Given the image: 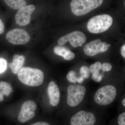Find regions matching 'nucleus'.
Returning <instances> with one entry per match:
<instances>
[{
  "label": "nucleus",
  "mask_w": 125,
  "mask_h": 125,
  "mask_svg": "<svg viewBox=\"0 0 125 125\" xmlns=\"http://www.w3.org/2000/svg\"><path fill=\"white\" fill-rule=\"evenodd\" d=\"M18 76L21 83L31 87L40 86L44 81L43 72L40 70L35 68L23 67L18 72Z\"/></svg>",
  "instance_id": "nucleus-1"
},
{
  "label": "nucleus",
  "mask_w": 125,
  "mask_h": 125,
  "mask_svg": "<svg viewBox=\"0 0 125 125\" xmlns=\"http://www.w3.org/2000/svg\"><path fill=\"white\" fill-rule=\"evenodd\" d=\"M113 22L112 18L109 15L103 14L96 16L89 21L87 23V29L92 33H101L109 29Z\"/></svg>",
  "instance_id": "nucleus-2"
},
{
  "label": "nucleus",
  "mask_w": 125,
  "mask_h": 125,
  "mask_svg": "<svg viewBox=\"0 0 125 125\" xmlns=\"http://www.w3.org/2000/svg\"><path fill=\"white\" fill-rule=\"evenodd\" d=\"M104 0H72L70 3L72 13L77 16L87 14L101 6Z\"/></svg>",
  "instance_id": "nucleus-3"
},
{
  "label": "nucleus",
  "mask_w": 125,
  "mask_h": 125,
  "mask_svg": "<svg viewBox=\"0 0 125 125\" xmlns=\"http://www.w3.org/2000/svg\"><path fill=\"white\" fill-rule=\"evenodd\" d=\"M116 88L112 85H107L97 90L94 97L95 102L100 105H109L114 101L116 97Z\"/></svg>",
  "instance_id": "nucleus-4"
},
{
  "label": "nucleus",
  "mask_w": 125,
  "mask_h": 125,
  "mask_svg": "<svg viewBox=\"0 0 125 125\" xmlns=\"http://www.w3.org/2000/svg\"><path fill=\"white\" fill-rule=\"evenodd\" d=\"M84 86L79 84H71L67 89V102L71 107H75L82 102L86 93Z\"/></svg>",
  "instance_id": "nucleus-5"
},
{
  "label": "nucleus",
  "mask_w": 125,
  "mask_h": 125,
  "mask_svg": "<svg viewBox=\"0 0 125 125\" xmlns=\"http://www.w3.org/2000/svg\"><path fill=\"white\" fill-rule=\"evenodd\" d=\"M86 36L80 31H76L67 34L61 37L58 41L60 45H64L67 42H69L72 46L74 48L81 46L86 42Z\"/></svg>",
  "instance_id": "nucleus-6"
},
{
  "label": "nucleus",
  "mask_w": 125,
  "mask_h": 125,
  "mask_svg": "<svg viewBox=\"0 0 125 125\" xmlns=\"http://www.w3.org/2000/svg\"><path fill=\"white\" fill-rule=\"evenodd\" d=\"M7 41L15 45H24L29 42L30 37L24 30L14 29L9 31L6 34Z\"/></svg>",
  "instance_id": "nucleus-7"
},
{
  "label": "nucleus",
  "mask_w": 125,
  "mask_h": 125,
  "mask_svg": "<svg viewBox=\"0 0 125 125\" xmlns=\"http://www.w3.org/2000/svg\"><path fill=\"white\" fill-rule=\"evenodd\" d=\"M96 122V116L93 113L81 111L72 116L70 120V125H94Z\"/></svg>",
  "instance_id": "nucleus-8"
},
{
  "label": "nucleus",
  "mask_w": 125,
  "mask_h": 125,
  "mask_svg": "<svg viewBox=\"0 0 125 125\" xmlns=\"http://www.w3.org/2000/svg\"><path fill=\"white\" fill-rule=\"evenodd\" d=\"M111 46L110 44L102 42L101 39H96L90 42L84 46V52L88 56H94L98 53L106 51Z\"/></svg>",
  "instance_id": "nucleus-9"
},
{
  "label": "nucleus",
  "mask_w": 125,
  "mask_h": 125,
  "mask_svg": "<svg viewBox=\"0 0 125 125\" xmlns=\"http://www.w3.org/2000/svg\"><path fill=\"white\" fill-rule=\"evenodd\" d=\"M36 9L33 5H26L19 9L15 16L16 23L20 26H25L30 23L32 13Z\"/></svg>",
  "instance_id": "nucleus-10"
},
{
  "label": "nucleus",
  "mask_w": 125,
  "mask_h": 125,
  "mask_svg": "<svg viewBox=\"0 0 125 125\" xmlns=\"http://www.w3.org/2000/svg\"><path fill=\"white\" fill-rule=\"evenodd\" d=\"M47 93L50 104L53 107L57 106L60 102V93L58 85L54 81L49 83Z\"/></svg>",
  "instance_id": "nucleus-11"
},
{
  "label": "nucleus",
  "mask_w": 125,
  "mask_h": 125,
  "mask_svg": "<svg viewBox=\"0 0 125 125\" xmlns=\"http://www.w3.org/2000/svg\"><path fill=\"white\" fill-rule=\"evenodd\" d=\"M24 60L25 57L24 56L19 55L18 54L14 56L13 62L9 64V66L13 73H18L22 68Z\"/></svg>",
  "instance_id": "nucleus-12"
},
{
  "label": "nucleus",
  "mask_w": 125,
  "mask_h": 125,
  "mask_svg": "<svg viewBox=\"0 0 125 125\" xmlns=\"http://www.w3.org/2000/svg\"><path fill=\"white\" fill-rule=\"evenodd\" d=\"M54 51L55 54L62 57L67 61L72 60L75 57L73 52L64 47L56 46L54 47Z\"/></svg>",
  "instance_id": "nucleus-13"
},
{
  "label": "nucleus",
  "mask_w": 125,
  "mask_h": 125,
  "mask_svg": "<svg viewBox=\"0 0 125 125\" xmlns=\"http://www.w3.org/2000/svg\"><path fill=\"white\" fill-rule=\"evenodd\" d=\"M34 112L26 108H21L18 117V120L21 123H24L32 119L35 116Z\"/></svg>",
  "instance_id": "nucleus-14"
},
{
  "label": "nucleus",
  "mask_w": 125,
  "mask_h": 125,
  "mask_svg": "<svg viewBox=\"0 0 125 125\" xmlns=\"http://www.w3.org/2000/svg\"><path fill=\"white\" fill-rule=\"evenodd\" d=\"M4 1L11 9L14 10L19 9L27 5L25 0H4Z\"/></svg>",
  "instance_id": "nucleus-15"
},
{
  "label": "nucleus",
  "mask_w": 125,
  "mask_h": 125,
  "mask_svg": "<svg viewBox=\"0 0 125 125\" xmlns=\"http://www.w3.org/2000/svg\"><path fill=\"white\" fill-rule=\"evenodd\" d=\"M12 90V87L9 83L4 81H1L0 83V91L3 95L9 96L11 93Z\"/></svg>",
  "instance_id": "nucleus-16"
},
{
  "label": "nucleus",
  "mask_w": 125,
  "mask_h": 125,
  "mask_svg": "<svg viewBox=\"0 0 125 125\" xmlns=\"http://www.w3.org/2000/svg\"><path fill=\"white\" fill-rule=\"evenodd\" d=\"M102 68V64L100 62H96L90 66L89 70L92 73L100 72Z\"/></svg>",
  "instance_id": "nucleus-17"
},
{
  "label": "nucleus",
  "mask_w": 125,
  "mask_h": 125,
  "mask_svg": "<svg viewBox=\"0 0 125 125\" xmlns=\"http://www.w3.org/2000/svg\"><path fill=\"white\" fill-rule=\"evenodd\" d=\"M67 80L70 83H76L77 82L78 78L76 76V73L75 72L71 71L69 72L67 75Z\"/></svg>",
  "instance_id": "nucleus-18"
},
{
  "label": "nucleus",
  "mask_w": 125,
  "mask_h": 125,
  "mask_svg": "<svg viewBox=\"0 0 125 125\" xmlns=\"http://www.w3.org/2000/svg\"><path fill=\"white\" fill-rule=\"evenodd\" d=\"M80 73L81 76L83 77L84 79H87L89 77L90 75V70L86 66H83L81 67Z\"/></svg>",
  "instance_id": "nucleus-19"
},
{
  "label": "nucleus",
  "mask_w": 125,
  "mask_h": 125,
  "mask_svg": "<svg viewBox=\"0 0 125 125\" xmlns=\"http://www.w3.org/2000/svg\"><path fill=\"white\" fill-rule=\"evenodd\" d=\"M7 67V62L4 58H0V74L4 73Z\"/></svg>",
  "instance_id": "nucleus-20"
},
{
  "label": "nucleus",
  "mask_w": 125,
  "mask_h": 125,
  "mask_svg": "<svg viewBox=\"0 0 125 125\" xmlns=\"http://www.w3.org/2000/svg\"><path fill=\"white\" fill-rule=\"evenodd\" d=\"M92 78L94 81L96 82H100L102 80L103 76L100 73V72L94 73L92 75Z\"/></svg>",
  "instance_id": "nucleus-21"
},
{
  "label": "nucleus",
  "mask_w": 125,
  "mask_h": 125,
  "mask_svg": "<svg viewBox=\"0 0 125 125\" xmlns=\"http://www.w3.org/2000/svg\"><path fill=\"white\" fill-rule=\"evenodd\" d=\"M118 125H125V112L119 115L117 119Z\"/></svg>",
  "instance_id": "nucleus-22"
},
{
  "label": "nucleus",
  "mask_w": 125,
  "mask_h": 125,
  "mask_svg": "<svg viewBox=\"0 0 125 125\" xmlns=\"http://www.w3.org/2000/svg\"><path fill=\"white\" fill-rule=\"evenodd\" d=\"M112 68V65L108 62H104L102 65L101 70L103 71H109Z\"/></svg>",
  "instance_id": "nucleus-23"
},
{
  "label": "nucleus",
  "mask_w": 125,
  "mask_h": 125,
  "mask_svg": "<svg viewBox=\"0 0 125 125\" xmlns=\"http://www.w3.org/2000/svg\"><path fill=\"white\" fill-rule=\"evenodd\" d=\"M5 29V25L1 20L0 19V34L4 32Z\"/></svg>",
  "instance_id": "nucleus-24"
},
{
  "label": "nucleus",
  "mask_w": 125,
  "mask_h": 125,
  "mask_svg": "<svg viewBox=\"0 0 125 125\" xmlns=\"http://www.w3.org/2000/svg\"><path fill=\"white\" fill-rule=\"evenodd\" d=\"M30 125H51L49 123L44 122H39L31 124Z\"/></svg>",
  "instance_id": "nucleus-25"
},
{
  "label": "nucleus",
  "mask_w": 125,
  "mask_h": 125,
  "mask_svg": "<svg viewBox=\"0 0 125 125\" xmlns=\"http://www.w3.org/2000/svg\"><path fill=\"white\" fill-rule=\"evenodd\" d=\"M121 52L122 55L125 58V45H123L121 48Z\"/></svg>",
  "instance_id": "nucleus-26"
},
{
  "label": "nucleus",
  "mask_w": 125,
  "mask_h": 125,
  "mask_svg": "<svg viewBox=\"0 0 125 125\" xmlns=\"http://www.w3.org/2000/svg\"><path fill=\"white\" fill-rule=\"evenodd\" d=\"M84 78L83 77V76H81L79 77L78 78V80H77V82L80 83H82L84 81Z\"/></svg>",
  "instance_id": "nucleus-27"
},
{
  "label": "nucleus",
  "mask_w": 125,
  "mask_h": 125,
  "mask_svg": "<svg viewBox=\"0 0 125 125\" xmlns=\"http://www.w3.org/2000/svg\"><path fill=\"white\" fill-rule=\"evenodd\" d=\"M4 99V95L0 91V102H2Z\"/></svg>",
  "instance_id": "nucleus-28"
},
{
  "label": "nucleus",
  "mask_w": 125,
  "mask_h": 125,
  "mask_svg": "<svg viewBox=\"0 0 125 125\" xmlns=\"http://www.w3.org/2000/svg\"><path fill=\"white\" fill-rule=\"evenodd\" d=\"M122 104L124 106H125V99L124 98L122 101Z\"/></svg>",
  "instance_id": "nucleus-29"
}]
</instances>
